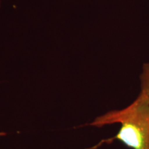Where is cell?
<instances>
[{"label":"cell","mask_w":149,"mask_h":149,"mask_svg":"<svg viewBox=\"0 0 149 149\" xmlns=\"http://www.w3.org/2000/svg\"><path fill=\"white\" fill-rule=\"evenodd\" d=\"M120 124L114 137L104 139L91 149L102 144L120 141L130 149H149V105L146 96L140 92L131 104L121 110H113L96 117L89 125L102 128Z\"/></svg>","instance_id":"6da1fadb"},{"label":"cell","mask_w":149,"mask_h":149,"mask_svg":"<svg viewBox=\"0 0 149 149\" xmlns=\"http://www.w3.org/2000/svg\"><path fill=\"white\" fill-rule=\"evenodd\" d=\"M141 84V92L146 96L149 105V63H144L139 76Z\"/></svg>","instance_id":"7a4b0ae2"},{"label":"cell","mask_w":149,"mask_h":149,"mask_svg":"<svg viewBox=\"0 0 149 149\" xmlns=\"http://www.w3.org/2000/svg\"><path fill=\"white\" fill-rule=\"evenodd\" d=\"M6 135V133H5V132H0V137H3Z\"/></svg>","instance_id":"3957f363"},{"label":"cell","mask_w":149,"mask_h":149,"mask_svg":"<svg viewBox=\"0 0 149 149\" xmlns=\"http://www.w3.org/2000/svg\"><path fill=\"white\" fill-rule=\"evenodd\" d=\"M0 7H1V1H0Z\"/></svg>","instance_id":"277c9868"}]
</instances>
